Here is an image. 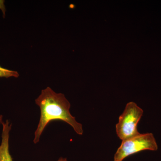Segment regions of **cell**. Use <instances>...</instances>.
Listing matches in <instances>:
<instances>
[{
    "label": "cell",
    "instance_id": "cell-6",
    "mask_svg": "<svg viewBox=\"0 0 161 161\" xmlns=\"http://www.w3.org/2000/svg\"><path fill=\"white\" fill-rule=\"evenodd\" d=\"M5 1L4 0H0V9L3 12V17H6V8L5 6Z\"/></svg>",
    "mask_w": 161,
    "mask_h": 161
},
{
    "label": "cell",
    "instance_id": "cell-1",
    "mask_svg": "<svg viewBox=\"0 0 161 161\" xmlns=\"http://www.w3.org/2000/svg\"><path fill=\"white\" fill-rule=\"evenodd\" d=\"M35 102L40 107V117L36 130L35 132L33 142L37 144L44 129L52 121L65 122L73 128L78 135L83 133L82 125L72 115L69 110L71 105L62 93H57L47 87L41 91V94Z\"/></svg>",
    "mask_w": 161,
    "mask_h": 161
},
{
    "label": "cell",
    "instance_id": "cell-2",
    "mask_svg": "<svg viewBox=\"0 0 161 161\" xmlns=\"http://www.w3.org/2000/svg\"><path fill=\"white\" fill-rule=\"evenodd\" d=\"M143 114V110L133 102L127 104L116 125V132L122 141L140 134L137 125Z\"/></svg>",
    "mask_w": 161,
    "mask_h": 161
},
{
    "label": "cell",
    "instance_id": "cell-5",
    "mask_svg": "<svg viewBox=\"0 0 161 161\" xmlns=\"http://www.w3.org/2000/svg\"><path fill=\"white\" fill-rule=\"evenodd\" d=\"M19 74L17 71L6 69L0 66V78H9L14 77L18 78Z\"/></svg>",
    "mask_w": 161,
    "mask_h": 161
},
{
    "label": "cell",
    "instance_id": "cell-7",
    "mask_svg": "<svg viewBox=\"0 0 161 161\" xmlns=\"http://www.w3.org/2000/svg\"><path fill=\"white\" fill-rule=\"evenodd\" d=\"M58 161H67L66 158H64L63 157H60L59 159L58 160Z\"/></svg>",
    "mask_w": 161,
    "mask_h": 161
},
{
    "label": "cell",
    "instance_id": "cell-3",
    "mask_svg": "<svg viewBox=\"0 0 161 161\" xmlns=\"http://www.w3.org/2000/svg\"><path fill=\"white\" fill-rule=\"evenodd\" d=\"M158 149L152 133H140L134 137L123 141L114 155V161H123L128 157L143 151H156Z\"/></svg>",
    "mask_w": 161,
    "mask_h": 161
},
{
    "label": "cell",
    "instance_id": "cell-8",
    "mask_svg": "<svg viewBox=\"0 0 161 161\" xmlns=\"http://www.w3.org/2000/svg\"><path fill=\"white\" fill-rule=\"evenodd\" d=\"M3 115H0V125L3 123Z\"/></svg>",
    "mask_w": 161,
    "mask_h": 161
},
{
    "label": "cell",
    "instance_id": "cell-4",
    "mask_svg": "<svg viewBox=\"0 0 161 161\" xmlns=\"http://www.w3.org/2000/svg\"><path fill=\"white\" fill-rule=\"evenodd\" d=\"M2 142L0 145V161H13L9 150V133L12 124L9 120L3 122Z\"/></svg>",
    "mask_w": 161,
    "mask_h": 161
}]
</instances>
